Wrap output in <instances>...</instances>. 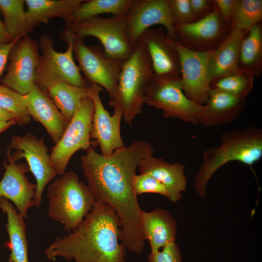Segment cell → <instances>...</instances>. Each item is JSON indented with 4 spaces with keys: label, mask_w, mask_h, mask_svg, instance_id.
<instances>
[{
    "label": "cell",
    "mask_w": 262,
    "mask_h": 262,
    "mask_svg": "<svg viewBox=\"0 0 262 262\" xmlns=\"http://www.w3.org/2000/svg\"><path fill=\"white\" fill-rule=\"evenodd\" d=\"M154 152L152 146L136 140L105 156L90 147L81 158V165L96 201L104 203L116 213L122 225L120 240L129 252L144 251L145 239L140 223L142 209L133 185L141 161Z\"/></svg>",
    "instance_id": "6da1fadb"
},
{
    "label": "cell",
    "mask_w": 262,
    "mask_h": 262,
    "mask_svg": "<svg viewBox=\"0 0 262 262\" xmlns=\"http://www.w3.org/2000/svg\"><path fill=\"white\" fill-rule=\"evenodd\" d=\"M121 228L115 211L96 201L79 226L56 237L44 253L49 260L61 257L74 262H127L126 249L120 240Z\"/></svg>",
    "instance_id": "7a4b0ae2"
},
{
    "label": "cell",
    "mask_w": 262,
    "mask_h": 262,
    "mask_svg": "<svg viewBox=\"0 0 262 262\" xmlns=\"http://www.w3.org/2000/svg\"><path fill=\"white\" fill-rule=\"evenodd\" d=\"M262 157V129L252 126L224 132L220 144L204 151L202 163L194 180V187L201 198L207 195V183L212 176L227 163L237 161L252 166Z\"/></svg>",
    "instance_id": "3957f363"
},
{
    "label": "cell",
    "mask_w": 262,
    "mask_h": 262,
    "mask_svg": "<svg viewBox=\"0 0 262 262\" xmlns=\"http://www.w3.org/2000/svg\"><path fill=\"white\" fill-rule=\"evenodd\" d=\"M153 75L147 50L138 42L131 56L122 62L115 95L109 102L113 108L120 110L126 123L131 125L142 113L145 91Z\"/></svg>",
    "instance_id": "277c9868"
},
{
    "label": "cell",
    "mask_w": 262,
    "mask_h": 262,
    "mask_svg": "<svg viewBox=\"0 0 262 262\" xmlns=\"http://www.w3.org/2000/svg\"><path fill=\"white\" fill-rule=\"evenodd\" d=\"M48 215L68 232L75 230L96 202L88 185L72 171L65 172L47 187Z\"/></svg>",
    "instance_id": "5b68a950"
},
{
    "label": "cell",
    "mask_w": 262,
    "mask_h": 262,
    "mask_svg": "<svg viewBox=\"0 0 262 262\" xmlns=\"http://www.w3.org/2000/svg\"><path fill=\"white\" fill-rule=\"evenodd\" d=\"M60 38L71 44L78 66L85 80L90 84L104 88L112 99L115 93L123 62L108 57L100 45L87 46L83 38L68 28L61 32Z\"/></svg>",
    "instance_id": "8992f818"
},
{
    "label": "cell",
    "mask_w": 262,
    "mask_h": 262,
    "mask_svg": "<svg viewBox=\"0 0 262 262\" xmlns=\"http://www.w3.org/2000/svg\"><path fill=\"white\" fill-rule=\"evenodd\" d=\"M67 44L65 51L58 52L55 50L53 40L49 36H40L38 44L42 53L35 69L34 84L41 89L48 92L62 82L85 88L90 86L74 62L71 44Z\"/></svg>",
    "instance_id": "52a82bcc"
},
{
    "label": "cell",
    "mask_w": 262,
    "mask_h": 262,
    "mask_svg": "<svg viewBox=\"0 0 262 262\" xmlns=\"http://www.w3.org/2000/svg\"><path fill=\"white\" fill-rule=\"evenodd\" d=\"M144 104L163 111L165 118H177L182 121L197 125V119L204 105L194 103L184 94L180 75L153 76L147 84Z\"/></svg>",
    "instance_id": "ba28073f"
},
{
    "label": "cell",
    "mask_w": 262,
    "mask_h": 262,
    "mask_svg": "<svg viewBox=\"0 0 262 262\" xmlns=\"http://www.w3.org/2000/svg\"><path fill=\"white\" fill-rule=\"evenodd\" d=\"M94 105L89 96L80 102L76 112L58 142L49 154L52 166L57 175H62L71 157L77 151L87 150L94 146L90 141Z\"/></svg>",
    "instance_id": "9c48e42d"
},
{
    "label": "cell",
    "mask_w": 262,
    "mask_h": 262,
    "mask_svg": "<svg viewBox=\"0 0 262 262\" xmlns=\"http://www.w3.org/2000/svg\"><path fill=\"white\" fill-rule=\"evenodd\" d=\"M68 29L83 38L85 36L97 38L106 55L112 59L123 62L131 56L134 49L127 37L124 16L103 18L96 16L73 22Z\"/></svg>",
    "instance_id": "30bf717a"
},
{
    "label": "cell",
    "mask_w": 262,
    "mask_h": 262,
    "mask_svg": "<svg viewBox=\"0 0 262 262\" xmlns=\"http://www.w3.org/2000/svg\"><path fill=\"white\" fill-rule=\"evenodd\" d=\"M10 147L16 151L10 154V151L8 150L9 162L16 163L24 158L35 179L36 190L34 201V206L37 208L41 204L45 187L57 176L51 164L48 148L43 137L38 138L30 132L22 136H13Z\"/></svg>",
    "instance_id": "8fae6325"
},
{
    "label": "cell",
    "mask_w": 262,
    "mask_h": 262,
    "mask_svg": "<svg viewBox=\"0 0 262 262\" xmlns=\"http://www.w3.org/2000/svg\"><path fill=\"white\" fill-rule=\"evenodd\" d=\"M39 44L28 34L16 41L9 55L1 84L26 95L34 85L36 67L40 57Z\"/></svg>",
    "instance_id": "7c38bea8"
},
{
    "label": "cell",
    "mask_w": 262,
    "mask_h": 262,
    "mask_svg": "<svg viewBox=\"0 0 262 262\" xmlns=\"http://www.w3.org/2000/svg\"><path fill=\"white\" fill-rule=\"evenodd\" d=\"M175 40L189 49L200 52L213 51L230 32L215 6L206 16L194 22L174 26Z\"/></svg>",
    "instance_id": "4fadbf2b"
},
{
    "label": "cell",
    "mask_w": 262,
    "mask_h": 262,
    "mask_svg": "<svg viewBox=\"0 0 262 262\" xmlns=\"http://www.w3.org/2000/svg\"><path fill=\"white\" fill-rule=\"evenodd\" d=\"M174 41L180 58L183 91L192 101L204 105L211 90L208 69L213 51H194Z\"/></svg>",
    "instance_id": "5bb4252c"
},
{
    "label": "cell",
    "mask_w": 262,
    "mask_h": 262,
    "mask_svg": "<svg viewBox=\"0 0 262 262\" xmlns=\"http://www.w3.org/2000/svg\"><path fill=\"white\" fill-rule=\"evenodd\" d=\"M124 18L127 37L133 47L146 30L158 24L163 26L167 35L175 40L168 0H135Z\"/></svg>",
    "instance_id": "9a60e30c"
},
{
    "label": "cell",
    "mask_w": 262,
    "mask_h": 262,
    "mask_svg": "<svg viewBox=\"0 0 262 262\" xmlns=\"http://www.w3.org/2000/svg\"><path fill=\"white\" fill-rule=\"evenodd\" d=\"M103 89L92 84L89 87V97L92 99L94 109L91 121L90 139H95L99 145L101 154L108 156L115 150L125 147L120 132L122 112L114 108L112 115L106 110L99 94Z\"/></svg>",
    "instance_id": "2e32d148"
},
{
    "label": "cell",
    "mask_w": 262,
    "mask_h": 262,
    "mask_svg": "<svg viewBox=\"0 0 262 262\" xmlns=\"http://www.w3.org/2000/svg\"><path fill=\"white\" fill-rule=\"evenodd\" d=\"M138 42L142 43L147 50L154 76L180 75V58L175 41L165 33L163 28L147 29L140 36Z\"/></svg>",
    "instance_id": "e0dca14e"
},
{
    "label": "cell",
    "mask_w": 262,
    "mask_h": 262,
    "mask_svg": "<svg viewBox=\"0 0 262 262\" xmlns=\"http://www.w3.org/2000/svg\"><path fill=\"white\" fill-rule=\"evenodd\" d=\"M5 172L0 181V197L12 201L24 218H27L29 208L34 206L36 184L25 176L29 171L27 164L4 162Z\"/></svg>",
    "instance_id": "ac0fdd59"
},
{
    "label": "cell",
    "mask_w": 262,
    "mask_h": 262,
    "mask_svg": "<svg viewBox=\"0 0 262 262\" xmlns=\"http://www.w3.org/2000/svg\"><path fill=\"white\" fill-rule=\"evenodd\" d=\"M26 107L31 118L45 128L53 143L56 144L64 133L69 121L59 111L48 92L34 84L25 95Z\"/></svg>",
    "instance_id": "d6986e66"
},
{
    "label": "cell",
    "mask_w": 262,
    "mask_h": 262,
    "mask_svg": "<svg viewBox=\"0 0 262 262\" xmlns=\"http://www.w3.org/2000/svg\"><path fill=\"white\" fill-rule=\"evenodd\" d=\"M246 106L245 98L211 88L204 108L197 119V124L211 127L230 123L241 115Z\"/></svg>",
    "instance_id": "ffe728a7"
},
{
    "label": "cell",
    "mask_w": 262,
    "mask_h": 262,
    "mask_svg": "<svg viewBox=\"0 0 262 262\" xmlns=\"http://www.w3.org/2000/svg\"><path fill=\"white\" fill-rule=\"evenodd\" d=\"M140 223L143 237L149 244L150 253L156 252L166 245L175 242L177 222L167 210L156 208L146 212L142 209Z\"/></svg>",
    "instance_id": "44dd1931"
},
{
    "label": "cell",
    "mask_w": 262,
    "mask_h": 262,
    "mask_svg": "<svg viewBox=\"0 0 262 262\" xmlns=\"http://www.w3.org/2000/svg\"><path fill=\"white\" fill-rule=\"evenodd\" d=\"M247 33L230 30L220 45L213 51L208 69L210 87L223 77L241 72L238 66L239 49Z\"/></svg>",
    "instance_id": "7402d4cb"
},
{
    "label": "cell",
    "mask_w": 262,
    "mask_h": 262,
    "mask_svg": "<svg viewBox=\"0 0 262 262\" xmlns=\"http://www.w3.org/2000/svg\"><path fill=\"white\" fill-rule=\"evenodd\" d=\"M185 167L182 164H171L153 155L143 159L138 166L140 173L150 175L166 187L172 196L173 203L181 199L182 193L186 190L187 179Z\"/></svg>",
    "instance_id": "603a6c76"
},
{
    "label": "cell",
    "mask_w": 262,
    "mask_h": 262,
    "mask_svg": "<svg viewBox=\"0 0 262 262\" xmlns=\"http://www.w3.org/2000/svg\"><path fill=\"white\" fill-rule=\"evenodd\" d=\"M84 0H26V15L33 28L41 23H47L52 18L63 19L67 28L72 23L73 14Z\"/></svg>",
    "instance_id": "cb8c5ba5"
},
{
    "label": "cell",
    "mask_w": 262,
    "mask_h": 262,
    "mask_svg": "<svg viewBox=\"0 0 262 262\" xmlns=\"http://www.w3.org/2000/svg\"><path fill=\"white\" fill-rule=\"evenodd\" d=\"M0 209L7 215L6 228L10 249V262H29L26 226L24 218L7 199L0 197Z\"/></svg>",
    "instance_id": "d4e9b609"
},
{
    "label": "cell",
    "mask_w": 262,
    "mask_h": 262,
    "mask_svg": "<svg viewBox=\"0 0 262 262\" xmlns=\"http://www.w3.org/2000/svg\"><path fill=\"white\" fill-rule=\"evenodd\" d=\"M238 66L241 72L260 77L262 73V26L261 22L252 27L242 40Z\"/></svg>",
    "instance_id": "484cf974"
},
{
    "label": "cell",
    "mask_w": 262,
    "mask_h": 262,
    "mask_svg": "<svg viewBox=\"0 0 262 262\" xmlns=\"http://www.w3.org/2000/svg\"><path fill=\"white\" fill-rule=\"evenodd\" d=\"M24 4V0H0V12L11 42L21 39L33 30L27 20Z\"/></svg>",
    "instance_id": "4316f807"
},
{
    "label": "cell",
    "mask_w": 262,
    "mask_h": 262,
    "mask_svg": "<svg viewBox=\"0 0 262 262\" xmlns=\"http://www.w3.org/2000/svg\"><path fill=\"white\" fill-rule=\"evenodd\" d=\"M89 87L62 82L50 88L48 93L61 113L70 121L81 100L89 96Z\"/></svg>",
    "instance_id": "83f0119b"
},
{
    "label": "cell",
    "mask_w": 262,
    "mask_h": 262,
    "mask_svg": "<svg viewBox=\"0 0 262 262\" xmlns=\"http://www.w3.org/2000/svg\"><path fill=\"white\" fill-rule=\"evenodd\" d=\"M134 1L135 0H84L74 12L72 23L104 14L124 16Z\"/></svg>",
    "instance_id": "f1b7e54d"
},
{
    "label": "cell",
    "mask_w": 262,
    "mask_h": 262,
    "mask_svg": "<svg viewBox=\"0 0 262 262\" xmlns=\"http://www.w3.org/2000/svg\"><path fill=\"white\" fill-rule=\"evenodd\" d=\"M262 0H237L229 24L230 30L245 32L261 22Z\"/></svg>",
    "instance_id": "f546056e"
},
{
    "label": "cell",
    "mask_w": 262,
    "mask_h": 262,
    "mask_svg": "<svg viewBox=\"0 0 262 262\" xmlns=\"http://www.w3.org/2000/svg\"><path fill=\"white\" fill-rule=\"evenodd\" d=\"M0 108L12 114L16 123L23 126L31 121L26 107L25 97L13 89L0 84Z\"/></svg>",
    "instance_id": "4dcf8cb0"
},
{
    "label": "cell",
    "mask_w": 262,
    "mask_h": 262,
    "mask_svg": "<svg viewBox=\"0 0 262 262\" xmlns=\"http://www.w3.org/2000/svg\"><path fill=\"white\" fill-rule=\"evenodd\" d=\"M254 77L240 72L223 77L211 85L238 98H246L253 89Z\"/></svg>",
    "instance_id": "1f68e13d"
},
{
    "label": "cell",
    "mask_w": 262,
    "mask_h": 262,
    "mask_svg": "<svg viewBox=\"0 0 262 262\" xmlns=\"http://www.w3.org/2000/svg\"><path fill=\"white\" fill-rule=\"evenodd\" d=\"M132 185L135 195L153 193L167 197L173 203V198L166 187L150 175L147 173L135 174L133 177Z\"/></svg>",
    "instance_id": "d6a6232c"
},
{
    "label": "cell",
    "mask_w": 262,
    "mask_h": 262,
    "mask_svg": "<svg viewBox=\"0 0 262 262\" xmlns=\"http://www.w3.org/2000/svg\"><path fill=\"white\" fill-rule=\"evenodd\" d=\"M174 26L195 21L189 0H168Z\"/></svg>",
    "instance_id": "836d02e7"
},
{
    "label": "cell",
    "mask_w": 262,
    "mask_h": 262,
    "mask_svg": "<svg viewBox=\"0 0 262 262\" xmlns=\"http://www.w3.org/2000/svg\"><path fill=\"white\" fill-rule=\"evenodd\" d=\"M148 262H182L180 249L175 243H169L158 251L150 253Z\"/></svg>",
    "instance_id": "e575fe53"
},
{
    "label": "cell",
    "mask_w": 262,
    "mask_h": 262,
    "mask_svg": "<svg viewBox=\"0 0 262 262\" xmlns=\"http://www.w3.org/2000/svg\"><path fill=\"white\" fill-rule=\"evenodd\" d=\"M195 21L210 14L215 9L213 0H189Z\"/></svg>",
    "instance_id": "d590c367"
},
{
    "label": "cell",
    "mask_w": 262,
    "mask_h": 262,
    "mask_svg": "<svg viewBox=\"0 0 262 262\" xmlns=\"http://www.w3.org/2000/svg\"><path fill=\"white\" fill-rule=\"evenodd\" d=\"M213 1L222 18L229 26L237 0H213Z\"/></svg>",
    "instance_id": "8d00e7d4"
},
{
    "label": "cell",
    "mask_w": 262,
    "mask_h": 262,
    "mask_svg": "<svg viewBox=\"0 0 262 262\" xmlns=\"http://www.w3.org/2000/svg\"><path fill=\"white\" fill-rule=\"evenodd\" d=\"M16 41H14L8 43L0 42V82L5 71L9 53Z\"/></svg>",
    "instance_id": "74e56055"
},
{
    "label": "cell",
    "mask_w": 262,
    "mask_h": 262,
    "mask_svg": "<svg viewBox=\"0 0 262 262\" xmlns=\"http://www.w3.org/2000/svg\"><path fill=\"white\" fill-rule=\"evenodd\" d=\"M16 120L15 116L11 113L0 108V122H8Z\"/></svg>",
    "instance_id": "f35d334b"
},
{
    "label": "cell",
    "mask_w": 262,
    "mask_h": 262,
    "mask_svg": "<svg viewBox=\"0 0 262 262\" xmlns=\"http://www.w3.org/2000/svg\"><path fill=\"white\" fill-rule=\"evenodd\" d=\"M0 42L6 43L11 42L7 33L4 24L0 18Z\"/></svg>",
    "instance_id": "ab89813d"
},
{
    "label": "cell",
    "mask_w": 262,
    "mask_h": 262,
    "mask_svg": "<svg viewBox=\"0 0 262 262\" xmlns=\"http://www.w3.org/2000/svg\"><path fill=\"white\" fill-rule=\"evenodd\" d=\"M16 124L15 121L8 122H0V133L5 131L12 126Z\"/></svg>",
    "instance_id": "60d3db41"
}]
</instances>
